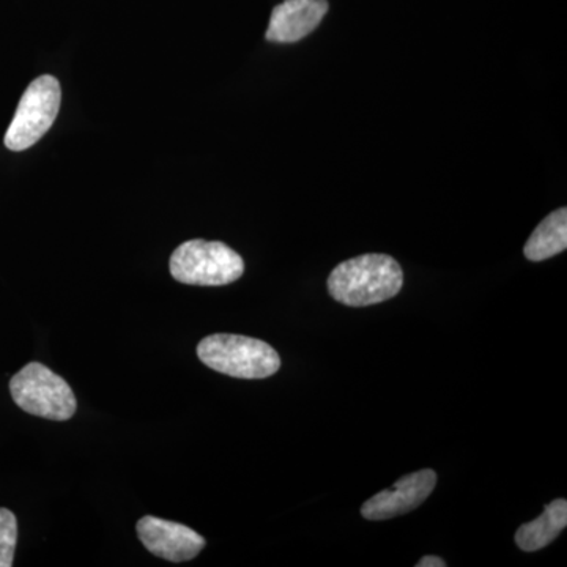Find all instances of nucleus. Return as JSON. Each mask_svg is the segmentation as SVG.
Returning a JSON list of instances; mask_svg holds the SVG:
<instances>
[{"label": "nucleus", "mask_w": 567, "mask_h": 567, "mask_svg": "<svg viewBox=\"0 0 567 567\" xmlns=\"http://www.w3.org/2000/svg\"><path fill=\"white\" fill-rule=\"evenodd\" d=\"M404 274L386 254H364L339 264L328 278V290L339 303L364 308L383 303L401 292Z\"/></svg>", "instance_id": "nucleus-1"}, {"label": "nucleus", "mask_w": 567, "mask_h": 567, "mask_svg": "<svg viewBox=\"0 0 567 567\" xmlns=\"http://www.w3.org/2000/svg\"><path fill=\"white\" fill-rule=\"evenodd\" d=\"M197 357L213 371L235 379H267L281 368V358L274 347L240 334L207 336L197 346Z\"/></svg>", "instance_id": "nucleus-2"}, {"label": "nucleus", "mask_w": 567, "mask_h": 567, "mask_svg": "<svg viewBox=\"0 0 567 567\" xmlns=\"http://www.w3.org/2000/svg\"><path fill=\"white\" fill-rule=\"evenodd\" d=\"M245 274V262L221 241L189 240L171 257V275L189 286H227Z\"/></svg>", "instance_id": "nucleus-3"}, {"label": "nucleus", "mask_w": 567, "mask_h": 567, "mask_svg": "<svg viewBox=\"0 0 567 567\" xmlns=\"http://www.w3.org/2000/svg\"><path fill=\"white\" fill-rule=\"evenodd\" d=\"M14 404L29 415L66 421L76 413V398L61 375L41 363H29L10 380Z\"/></svg>", "instance_id": "nucleus-4"}, {"label": "nucleus", "mask_w": 567, "mask_h": 567, "mask_svg": "<svg viewBox=\"0 0 567 567\" xmlns=\"http://www.w3.org/2000/svg\"><path fill=\"white\" fill-rule=\"evenodd\" d=\"M61 84L50 74L37 78L25 89L13 121L6 134V147L13 152L31 148L41 140L58 118L61 110Z\"/></svg>", "instance_id": "nucleus-5"}, {"label": "nucleus", "mask_w": 567, "mask_h": 567, "mask_svg": "<svg viewBox=\"0 0 567 567\" xmlns=\"http://www.w3.org/2000/svg\"><path fill=\"white\" fill-rule=\"evenodd\" d=\"M435 484L434 470L410 473L401 477L393 487L369 498L361 507V516L368 520H388V518L404 516L423 505L427 496L434 492Z\"/></svg>", "instance_id": "nucleus-6"}, {"label": "nucleus", "mask_w": 567, "mask_h": 567, "mask_svg": "<svg viewBox=\"0 0 567 567\" xmlns=\"http://www.w3.org/2000/svg\"><path fill=\"white\" fill-rule=\"evenodd\" d=\"M136 528L145 548L155 557L167 561H189L196 558L207 544L194 529L158 517H142Z\"/></svg>", "instance_id": "nucleus-7"}, {"label": "nucleus", "mask_w": 567, "mask_h": 567, "mask_svg": "<svg viewBox=\"0 0 567 567\" xmlns=\"http://www.w3.org/2000/svg\"><path fill=\"white\" fill-rule=\"evenodd\" d=\"M327 11V0H284L275 7L265 37L275 43H297L316 31Z\"/></svg>", "instance_id": "nucleus-8"}, {"label": "nucleus", "mask_w": 567, "mask_h": 567, "mask_svg": "<svg viewBox=\"0 0 567 567\" xmlns=\"http://www.w3.org/2000/svg\"><path fill=\"white\" fill-rule=\"evenodd\" d=\"M567 525V502L558 498L546 506L543 516L522 525L516 533L517 546L524 551H536L554 543Z\"/></svg>", "instance_id": "nucleus-9"}, {"label": "nucleus", "mask_w": 567, "mask_h": 567, "mask_svg": "<svg viewBox=\"0 0 567 567\" xmlns=\"http://www.w3.org/2000/svg\"><path fill=\"white\" fill-rule=\"evenodd\" d=\"M567 248V210L558 208L547 216L535 233L528 238L524 254L532 262H543L566 251Z\"/></svg>", "instance_id": "nucleus-10"}, {"label": "nucleus", "mask_w": 567, "mask_h": 567, "mask_svg": "<svg viewBox=\"0 0 567 567\" xmlns=\"http://www.w3.org/2000/svg\"><path fill=\"white\" fill-rule=\"evenodd\" d=\"M18 543V522L14 514L0 507V567L13 566Z\"/></svg>", "instance_id": "nucleus-11"}, {"label": "nucleus", "mask_w": 567, "mask_h": 567, "mask_svg": "<svg viewBox=\"0 0 567 567\" xmlns=\"http://www.w3.org/2000/svg\"><path fill=\"white\" fill-rule=\"evenodd\" d=\"M417 567H446L445 559L439 557H423L420 559V563L416 565Z\"/></svg>", "instance_id": "nucleus-12"}]
</instances>
